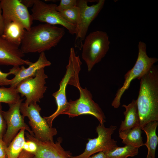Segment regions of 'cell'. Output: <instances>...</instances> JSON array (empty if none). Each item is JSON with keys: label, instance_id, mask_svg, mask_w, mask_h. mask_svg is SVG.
Wrapping results in <instances>:
<instances>
[{"label": "cell", "instance_id": "obj_4", "mask_svg": "<svg viewBox=\"0 0 158 158\" xmlns=\"http://www.w3.org/2000/svg\"><path fill=\"white\" fill-rule=\"evenodd\" d=\"M110 43L109 36L105 32L95 31L86 36L81 48L82 49V58L89 72L105 56Z\"/></svg>", "mask_w": 158, "mask_h": 158}, {"label": "cell", "instance_id": "obj_5", "mask_svg": "<svg viewBox=\"0 0 158 158\" xmlns=\"http://www.w3.org/2000/svg\"><path fill=\"white\" fill-rule=\"evenodd\" d=\"M147 46L144 42L140 41L138 44V54L136 62L133 67L124 75V81L122 86L117 90L111 105L115 108L119 107L120 100L125 91L129 88L132 81L136 79L139 80L157 62L158 59L150 57L147 55Z\"/></svg>", "mask_w": 158, "mask_h": 158}, {"label": "cell", "instance_id": "obj_11", "mask_svg": "<svg viewBox=\"0 0 158 158\" xmlns=\"http://www.w3.org/2000/svg\"><path fill=\"white\" fill-rule=\"evenodd\" d=\"M89 1L87 0H77L76 6L79 8V14L76 25L75 41L79 40L81 43V47L90 24L102 8L105 1L99 0L97 4L90 6L87 5Z\"/></svg>", "mask_w": 158, "mask_h": 158}, {"label": "cell", "instance_id": "obj_1", "mask_svg": "<svg viewBox=\"0 0 158 158\" xmlns=\"http://www.w3.org/2000/svg\"><path fill=\"white\" fill-rule=\"evenodd\" d=\"M140 80L136 101L142 128L149 122L158 121V67L153 66Z\"/></svg>", "mask_w": 158, "mask_h": 158}, {"label": "cell", "instance_id": "obj_29", "mask_svg": "<svg viewBox=\"0 0 158 158\" xmlns=\"http://www.w3.org/2000/svg\"><path fill=\"white\" fill-rule=\"evenodd\" d=\"M7 147L3 140L0 139V158H6Z\"/></svg>", "mask_w": 158, "mask_h": 158}, {"label": "cell", "instance_id": "obj_21", "mask_svg": "<svg viewBox=\"0 0 158 158\" xmlns=\"http://www.w3.org/2000/svg\"><path fill=\"white\" fill-rule=\"evenodd\" d=\"M22 128L7 147L6 158H17L22 150L25 141V130Z\"/></svg>", "mask_w": 158, "mask_h": 158}, {"label": "cell", "instance_id": "obj_19", "mask_svg": "<svg viewBox=\"0 0 158 158\" xmlns=\"http://www.w3.org/2000/svg\"><path fill=\"white\" fill-rule=\"evenodd\" d=\"M158 125L157 121H152L147 123L141 128L147 137V141L144 145L147 148V154L152 158H155L156 150L158 143V137L156 133Z\"/></svg>", "mask_w": 158, "mask_h": 158}, {"label": "cell", "instance_id": "obj_28", "mask_svg": "<svg viewBox=\"0 0 158 158\" xmlns=\"http://www.w3.org/2000/svg\"><path fill=\"white\" fill-rule=\"evenodd\" d=\"M2 110L1 103H0V139H2L6 129V123Z\"/></svg>", "mask_w": 158, "mask_h": 158}, {"label": "cell", "instance_id": "obj_34", "mask_svg": "<svg viewBox=\"0 0 158 158\" xmlns=\"http://www.w3.org/2000/svg\"><path fill=\"white\" fill-rule=\"evenodd\" d=\"M21 2L26 7H30L33 6L35 0H20Z\"/></svg>", "mask_w": 158, "mask_h": 158}, {"label": "cell", "instance_id": "obj_2", "mask_svg": "<svg viewBox=\"0 0 158 158\" xmlns=\"http://www.w3.org/2000/svg\"><path fill=\"white\" fill-rule=\"evenodd\" d=\"M65 34L63 27L45 23L26 30L20 49L24 53H41L56 46Z\"/></svg>", "mask_w": 158, "mask_h": 158}, {"label": "cell", "instance_id": "obj_30", "mask_svg": "<svg viewBox=\"0 0 158 158\" xmlns=\"http://www.w3.org/2000/svg\"><path fill=\"white\" fill-rule=\"evenodd\" d=\"M71 154L69 151H67L62 148L60 150L58 154V158H68Z\"/></svg>", "mask_w": 158, "mask_h": 158}, {"label": "cell", "instance_id": "obj_33", "mask_svg": "<svg viewBox=\"0 0 158 158\" xmlns=\"http://www.w3.org/2000/svg\"><path fill=\"white\" fill-rule=\"evenodd\" d=\"M89 158H107L105 151L100 152L97 154H94Z\"/></svg>", "mask_w": 158, "mask_h": 158}, {"label": "cell", "instance_id": "obj_27", "mask_svg": "<svg viewBox=\"0 0 158 158\" xmlns=\"http://www.w3.org/2000/svg\"><path fill=\"white\" fill-rule=\"evenodd\" d=\"M24 142L22 150L28 152L35 154L37 150V146L34 142L27 139Z\"/></svg>", "mask_w": 158, "mask_h": 158}, {"label": "cell", "instance_id": "obj_9", "mask_svg": "<svg viewBox=\"0 0 158 158\" xmlns=\"http://www.w3.org/2000/svg\"><path fill=\"white\" fill-rule=\"evenodd\" d=\"M57 5L47 4L40 0H35L31 9V15L33 20L55 25H61L67 29L71 34L76 33V27L67 22L56 9Z\"/></svg>", "mask_w": 158, "mask_h": 158}, {"label": "cell", "instance_id": "obj_26", "mask_svg": "<svg viewBox=\"0 0 158 158\" xmlns=\"http://www.w3.org/2000/svg\"><path fill=\"white\" fill-rule=\"evenodd\" d=\"M17 67V66H13L8 73H4L0 70V86L9 85L10 80L7 78V77L11 74L14 75Z\"/></svg>", "mask_w": 158, "mask_h": 158}, {"label": "cell", "instance_id": "obj_16", "mask_svg": "<svg viewBox=\"0 0 158 158\" xmlns=\"http://www.w3.org/2000/svg\"><path fill=\"white\" fill-rule=\"evenodd\" d=\"M25 134L27 139L33 141L37 146V150L34 154L35 158H58V152L62 147L61 138H59L55 142H43L37 139L28 133H26Z\"/></svg>", "mask_w": 158, "mask_h": 158}, {"label": "cell", "instance_id": "obj_10", "mask_svg": "<svg viewBox=\"0 0 158 158\" xmlns=\"http://www.w3.org/2000/svg\"><path fill=\"white\" fill-rule=\"evenodd\" d=\"M47 78L42 68L37 71L34 77L25 79L18 85L16 89L22 97H25V103L29 105L40 102L47 90L45 80Z\"/></svg>", "mask_w": 158, "mask_h": 158}, {"label": "cell", "instance_id": "obj_24", "mask_svg": "<svg viewBox=\"0 0 158 158\" xmlns=\"http://www.w3.org/2000/svg\"><path fill=\"white\" fill-rule=\"evenodd\" d=\"M59 12L67 22L76 27L79 14V9L77 6Z\"/></svg>", "mask_w": 158, "mask_h": 158}, {"label": "cell", "instance_id": "obj_15", "mask_svg": "<svg viewBox=\"0 0 158 158\" xmlns=\"http://www.w3.org/2000/svg\"><path fill=\"white\" fill-rule=\"evenodd\" d=\"M51 62L47 59L44 52L40 53L37 60L25 68L23 66H19L14 75L15 76L10 80V87L16 88L18 85L22 81L29 78L34 77L40 69L50 66Z\"/></svg>", "mask_w": 158, "mask_h": 158}, {"label": "cell", "instance_id": "obj_23", "mask_svg": "<svg viewBox=\"0 0 158 158\" xmlns=\"http://www.w3.org/2000/svg\"><path fill=\"white\" fill-rule=\"evenodd\" d=\"M20 99L16 88L11 87H0V103L8 104L15 103Z\"/></svg>", "mask_w": 158, "mask_h": 158}, {"label": "cell", "instance_id": "obj_20", "mask_svg": "<svg viewBox=\"0 0 158 158\" xmlns=\"http://www.w3.org/2000/svg\"><path fill=\"white\" fill-rule=\"evenodd\" d=\"M142 130L140 125L129 130L119 132V136L122 140V143L138 148L143 146Z\"/></svg>", "mask_w": 158, "mask_h": 158}, {"label": "cell", "instance_id": "obj_7", "mask_svg": "<svg viewBox=\"0 0 158 158\" xmlns=\"http://www.w3.org/2000/svg\"><path fill=\"white\" fill-rule=\"evenodd\" d=\"M77 89L80 92L79 98L68 102L67 107L62 114L72 118L82 115H90L96 118L100 123H104L106 122L104 114L99 105L93 100L90 91L80 85Z\"/></svg>", "mask_w": 158, "mask_h": 158}, {"label": "cell", "instance_id": "obj_35", "mask_svg": "<svg viewBox=\"0 0 158 158\" xmlns=\"http://www.w3.org/2000/svg\"><path fill=\"white\" fill-rule=\"evenodd\" d=\"M146 158H152L150 155L148 154H147V157Z\"/></svg>", "mask_w": 158, "mask_h": 158}, {"label": "cell", "instance_id": "obj_18", "mask_svg": "<svg viewBox=\"0 0 158 158\" xmlns=\"http://www.w3.org/2000/svg\"><path fill=\"white\" fill-rule=\"evenodd\" d=\"M26 30L21 24L12 22L5 25L4 31L1 36L10 42L19 46Z\"/></svg>", "mask_w": 158, "mask_h": 158}, {"label": "cell", "instance_id": "obj_31", "mask_svg": "<svg viewBox=\"0 0 158 158\" xmlns=\"http://www.w3.org/2000/svg\"><path fill=\"white\" fill-rule=\"evenodd\" d=\"M17 158H35L34 154L22 150Z\"/></svg>", "mask_w": 158, "mask_h": 158}, {"label": "cell", "instance_id": "obj_22", "mask_svg": "<svg viewBox=\"0 0 158 158\" xmlns=\"http://www.w3.org/2000/svg\"><path fill=\"white\" fill-rule=\"evenodd\" d=\"M107 158H127L133 157L138 153V148L129 145L123 147L116 146L111 150L105 151Z\"/></svg>", "mask_w": 158, "mask_h": 158}, {"label": "cell", "instance_id": "obj_14", "mask_svg": "<svg viewBox=\"0 0 158 158\" xmlns=\"http://www.w3.org/2000/svg\"><path fill=\"white\" fill-rule=\"evenodd\" d=\"M24 56L19 46L10 42L0 36V65L13 66H29L33 63L23 59Z\"/></svg>", "mask_w": 158, "mask_h": 158}, {"label": "cell", "instance_id": "obj_8", "mask_svg": "<svg viewBox=\"0 0 158 158\" xmlns=\"http://www.w3.org/2000/svg\"><path fill=\"white\" fill-rule=\"evenodd\" d=\"M117 126L111 125L105 127L104 123H99L96 128L97 133V138H89L84 151L76 156L70 155L68 158H89L95 154L101 151H108L117 146V141L111 138Z\"/></svg>", "mask_w": 158, "mask_h": 158}, {"label": "cell", "instance_id": "obj_6", "mask_svg": "<svg viewBox=\"0 0 158 158\" xmlns=\"http://www.w3.org/2000/svg\"><path fill=\"white\" fill-rule=\"evenodd\" d=\"M41 108L37 103L29 105L22 102L20 111L25 117H27L34 136L39 140L43 142L54 141V137L57 134L55 128L50 127L46 120L40 115Z\"/></svg>", "mask_w": 158, "mask_h": 158}, {"label": "cell", "instance_id": "obj_25", "mask_svg": "<svg viewBox=\"0 0 158 158\" xmlns=\"http://www.w3.org/2000/svg\"><path fill=\"white\" fill-rule=\"evenodd\" d=\"M77 0H61L56 8L58 12L67 10L76 6Z\"/></svg>", "mask_w": 158, "mask_h": 158}, {"label": "cell", "instance_id": "obj_17", "mask_svg": "<svg viewBox=\"0 0 158 158\" xmlns=\"http://www.w3.org/2000/svg\"><path fill=\"white\" fill-rule=\"evenodd\" d=\"M122 107L126 109L123 112L125 118L121 121L119 132L129 130L140 125L136 100L133 99L128 105L123 104Z\"/></svg>", "mask_w": 158, "mask_h": 158}, {"label": "cell", "instance_id": "obj_32", "mask_svg": "<svg viewBox=\"0 0 158 158\" xmlns=\"http://www.w3.org/2000/svg\"><path fill=\"white\" fill-rule=\"evenodd\" d=\"M5 27V24L2 16V11L0 1V36L3 32Z\"/></svg>", "mask_w": 158, "mask_h": 158}, {"label": "cell", "instance_id": "obj_12", "mask_svg": "<svg viewBox=\"0 0 158 158\" xmlns=\"http://www.w3.org/2000/svg\"><path fill=\"white\" fill-rule=\"evenodd\" d=\"M5 25L12 22L23 25L26 30L32 27L33 20L28 8L20 0H0Z\"/></svg>", "mask_w": 158, "mask_h": 158}, {"label": "cell", "instance_id": "obj_13", "mask_svg": "<svg viewBox=\"0 0 158 158\" xmlns=\"http://www.w3.org/2000/svg\"><path fill=\"white\" fill-rule=\"evenodd\" d=\"M23 100V99H20L17 102L9 104L8 110L3 112L7 127L2 140L7 146L23 128L30 134L34 135L31 130L25 123L24 117L20 111V106Z\"/></svg>", "mask_w": 158, "mask_h": 158}, {"label": "cell", "instance_id": "obj_3", "mask_svg": "<svg viewBox=\"0 0 158 158\" xmlns=\"http://www.w3.org/2000/svg\"><path fill=\"white\" fill-rule=\"evenodd\" d=\"M82 63L79 56L76 55L74 48H71L66 73L60 82L59 89L52 95L55 99L57 109L51 115L43 117L50 127H52L54 119L62 114L67 107L68 102L66 94V87L68 84L73 85L79 81V74Z\"/></svg>", "mask_w": 158, "mask_h": 158}]
</instances>
